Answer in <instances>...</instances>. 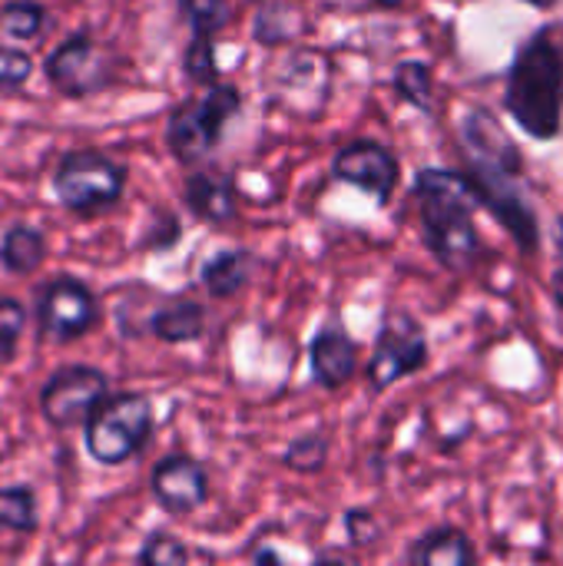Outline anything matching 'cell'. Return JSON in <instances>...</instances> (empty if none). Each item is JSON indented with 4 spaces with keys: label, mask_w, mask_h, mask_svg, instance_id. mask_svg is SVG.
I'll return each instance as SVG.
<instances>
[{
    "label": "cell",
    "mask_w": 563,
    "mask_h": 566,
    "mask_svg": "<svg viewBox=\"0 0 563 566\" xmlns=\"http://www.w3.org/2000/svg\"><path fill=\"white\" fill-rule=\"evenodd\" d=\"M395 90L405 103L418 109H431V93H435V76L425 60H402L395 66Z\"/></svg>",
    "instance_id": "obj_22"
},
{
    "label": "cell",
    "mask_w": 563,
    "mask_h": 566,
    "mask_svg": "<svg viewBox=\"0 0 563 566\" xmlns=\"http://www.w3.org/2000/svg\"><path fill=\"white\" fill-rule=\"evenodd\" d=\"M345 531H348V541H352L355 547H372V544H378V537H382V527H378L375 514L365 511V507H355V511L345 514Z\"/></svg>",
    "instance_id": "obj_30"
},
{
    "label": "cell",
    "mask_w": 563,
    "mask_h": 566,
    "mask_svg": "<svg viewBox=\"0 0 563 566\" xmlns=\"http://www.w3.org/2000/svg\"><path fill=\"white\" fill-rule=\"evenodd\" d=\"M179 13L189 23V30L202 33V36L222 33L232 20L229 0H179Z\"/></svg>",
    "instance_id": "obj_24"
},
{
    "label": "cell",
    "mask_w": 563,
    "mask_h": 566,
    "mask_svg": "<svg viewBox=\"0 0 563 566\" xmlns=\"http://www.w3.org/2000/svg\"><path fill=\"white\" fill-rule=\"evenodd\" d=\"M149 332L166 345L196 342L206 332V308L199 302H192V298H173V302H166L163 308L153 312Z\"/></svg>",
    "instance_id": "obj_17"
},
{
    "label": "cell",
    "mask_w": 563,
    "mask_h": 566,
    "mask_svg": "<svg viewBox=\"0 0 563 566\" xmlns=\"http://www.w3.org/2000/svg\"><path fill=\"white\" fill-rule=\"evenodd\" d=\"M302 17H299V7L292 10L289 3H272L265 10H259L256 17V40L265 43V46H275V43H289L302 33Z\"/></svg>",
    "instance_id": "obj_21"
},
{
    "label": "cell",
    "mask_w": 563,
    "mask_h": 566,
    "mask_svg": "<svg viewBox=\"0 0 563 566\" xmlns=\"http://www.w3.org/2000/svg\"><path fill=\"white\" fill-rule=\"evenodd\" d=\"M139 564L146 566H179L189 564V547L183 541H176L166 531H153L139 551Z\"/></svg>",
    "instance_id": "obj_26"
},
{
    "label": "cell",
    "mask_w": 563,
    "mask_h": 566,
    "mask_svg": "<svg viewBox=\"0 0 563 566\" xmlns=\"http://www.w3.org/2000/svg\"><path fill=\"white\" fill-rule=\"evenodd\" d=\"M0 527L13 534L37 531V494L27 484L0 488Z\"/></svg>",
    "instance_id": "obj_20"
},
{
    "label": "cell",
    "mask_w": 563,
    "mask_h": 566,
    "mask_svg": "<svg viewBox=\"0 0 563 566\" xmlns=\"http://www.w3.org/2000/svg\"><path fill=\"white\" fill-rule=\"evenodd\" d=\"M375 3H382V7H402L405 0H375Z\"/></svg>",
    "instance_id": "obj_33"
},
{
    "label": "cell",
    "mask_w": 563,
    "mask_h": 566,
    "mask_svg": "<svg viewBox=\"0 0 563 566\" xmlns=\"http://www.w3.org/2000/svg\"><path fill=\"white\" fill-rule=\"evenodd\" d=\"M106 395H110V378L100 368L66 365L46 378V385L40 391V411H43L46 424H53L60 431L80 428V424H86V418Z\"/></svg>",
    "instance_id": "obj_6"
},
{
    "label": "cell",
    "mask_w": 563,
    "mask_h": 566,
    "mask_svg": "<svg viewBox=\"0 0 563 566\" xmlns=\"http://www.w3.org/2000/svg\"><path fill=\"white\" fill-rule=\"evenodd\" d=\"M46 27V10L37 0H10L0 10V30L13 40H33Z\"/></svg>",
    "instance_id": "obj_23"
},
{
    "label": "cell",
    "mask_w": 563,
    "mask_h": 566,
    "mask_svg": "<svg viewBox=\"0 0 563 566\" xmlns=\"http://www.w3.org/2000/svg\"><path fill=\"white\" fill-rule=\"evenodd\" d=\"M557 249H561V259H557V265H554V275H551L548 289H551L554 305L563 312V219L557 222Z\"/></svg>",
    "instance_id": "obj_32"
},
{
    "label": "cell",
    "mask_w": 563,
    "mask_h": 566,
    "mask_svg": "<svg viewBox=\"0 0 563 566\" xmlns=\"http://www.w3.org/2000/svg\"><path fill=\"white\" fill-rule=\"evenodd\" d=\"M256 259L246 249H226L206 259L202 265V285L212 298H232L249 285Z\"/></svg>",
    "instance_id": "obj_18"
},
{
    "label": "cell",
    "mask_w": 563,
    "mask_h": 566,
    "mask_svg": "<svg viewBox=\"0 0 563 566\" xmlns=\"http://www.w3.org/2000/svg\"><path fill=\"white\" fill-rule=\"evenodd\" d=\"M33 73V60L23 50L0 46V90H20Z\"/></svg>",
    "instance_id": "obj_29"
},
{
    "label": "cell",
    "mask_w": 563,
    "mask_h": 566,
    "mask_svg": "<svg viewBox=\"0 0 563 566\" xmlns=\"http://www.w3.org/2000/svg\"><path fill=\"white\" fill-rule=\"evenodd\" d=\"M153 497L166 514H192L209 501V474L189 454H169L153 468L149 478Z\"/></svg>",
    "instance_id": "obj_13"
},
{
    "label": "cell",
    "mask_w": 563,
    "mask_h": 566,
    "mask_svg": "<svg viewBox=\"0 0 563 566\" xmlns=\"http://www.w3.org/2000/svg\"><path fill=\"white\" fill-rule=\"evenodd\" d=\"M37 318H40V328L46 338L73 342V338H83L96 325L100 305H96V295L80 279L63 275V279H53L40 292Z\"/></svg>",
    "instance_id": "obj_10"
},
{
    "label": "cell",
    "mask_w": 563,
    "mask_h": 566,
    "mask_svg": "<svg viewBox=\"0 0 563 566\" xmlns=\"http://www.w3.org/2000/svg\"><path fill=\"white\" fill-rule=\"evenodd\" d=\"M405 560L411 566H471L478 564V551L465 531L435 527L408 547Z\"/></svg>",
    "instance_id": "obj_16"
},
{
    "label": "cell",
    "mask_w": 563,
    "mask_h": 566,
    "mask_svg": "<svg viewBox=\"0 0 563 566\" xmlns=\"http://www.w3.org/2000/svg\"><path fill=\"white\" fill-rule=\"evenodd\" d=\"M531 3H538V7H551L554 0H531Z\"/></svg>",
    "instance_id": "obj_34"
},
{
    "label": "cell",
    "mask_w": 563,
    "mask_h": 566,
    "mask_svg": "<svg viewBox=\"0 0 563 566\" xmlns=\"http://www.w3.org/2000/svg\"><path fill=\"white\" fill-rule=\"evenodd\" d=\"M421 232L431 255L458 275H468L484 255L481 232L475 226V209L461 206H421Z\"/></svg>",
    "instance_id": "obj_8"
},
{
    "label": "cell",
    "mask_w": 563,
    "mask_h": 566,
    "mask_svg": "<svg viewBox=\"0 0 563 566\" xmlns=\"http://www.w3.org/2000/svg\"><path fill=\"white\" fill-rule=\"evenodd\" d=\"M504 106L531 139H554L563 126V46L554 30L531 33L508 70Z\"/></svg>",
    "instance_id": "obj_1"
},
{
    "label": "cell",
    "mask_w": 563,
    "mask_h": 566,
    "mask_svg": "<svg viewBox=\"0 0 563 566\" xmlns=\"http://www.w3.org/2000/svg\"><path fill=\"white\" fill-rule=\"evenodd\" d=\"M23 328H27V308H23V302L3 295L0 298V358H10L13 355Z\"/></svg>",
    "instance_id": "obj_28"
},
{
    "label": "cell",
    "mask_w": 563,
    "mask_h": 566,
    "mask_svg": "<svg viewBox=\"0 0 563 566\" xmlns=\"http://www.w3.org/2000/svg\"><path fill=\"white\" fill-rule=\"evenodd\" d=\"M46 239L40 229L33 226H10L3 232V242H0V265L13 275H33L43 262H46Z\"/></svg>",
    "instance_id": "obj_19"
},
{
    "label": "cell",
    "mask_w": 563,
    "mask_h": 566,
    "mask_svg": "<svg viewBox=\"0 0 563 566\" xmlns=\"http://www.w3.org/2000/svg\"><path fill=\"white\" fill-rule=\"evenodd\" d=\"M332 96V60L322 50H292L275 73V99L305 119H319Z\"/></svg>",
    "instance_id": "obj_9"
},
{
    "label": "cell",
    "mask_w": 563,
    "mask_h": 566,
    "mask_svg": "<svg viewBox=\"0 0 563 566\" xmlns=\"http://www.w3.org/2000/svg\"><path fill=\"white\" fill-rule=\"evenodd\" d=\"M126 169L100 149H73L53 169L60 202L76 216H96L123 196Z\"/></svg>",
    "instance_id": "obj_4"
},
{
    "label": "cell",
    "mask_w": 563,
    "mask_h": 566,
    "mask_svg": "<svg viewBox=\"0 0 563 566\" xmlns=\"http://www.w3.org/2000/svg\"><path fill=\"white\" fill-rule=\"evenodd\" d=\"M43 73L70 99L93 96L106 90L113 76V53L103 43H96L90 33H73L56 50H50Z\"/></svg>",
    "instance_id": "obj_7"
},
{
    "label": "cell",
    "mask_w": 563,
    "mask_h": 566,
    "mask_svg": "<svg viewBox=\"0 0 563 566\" xmlns=\"http://www.w3.org/2000/svg\"><path fill=\"white\" fill-rule=\"evenodd\" d=\"M239 106H242V93L232 83H219V80L209 83L202 96L179 103L166 119V143L173 156L183 166L202 163L222 139V129L239 113Z\"/></svg>",
    "instance_id": "obj_3"
},
{
    "label": "cell",
    "mask_w": 563,
    "mask_h": 566,
    "mask_svg": "<svg viewBox=\"0 0 563 566\" xmlns=\"http://www.w3.org/2000/svg\"><path fill=\"white\" fill-rule=\"evenodd\" d=\"M325 458H329V441L322 434H302L299 441L289 444L285 451V464L299 474H315L325 468Z\"/></svg>",
    "instance_id": "obj_27"
},
{
    "label": "cell",
    "mask_w": 563,
    "mask_h": 566,
    "mask_svg": "<svg viewBox=\"0 0 563 566\" xmlns=\"http://www.w3.org/2000/svg\"><path fill=\"white\" fill-rule=\"evenodd\" d=\"M176 239H179V222H176V216L166 212L163 219L153 222V232L143 239V245H146V249H156V252H159V249L166 252V249L176 245Z\"/></svg>",
    "instance_id": "obj_31"
},
{
    "label": "cell",
    "mask_w": 563,
    "mask_h": 566,
    "mask_svg": "<svg viewBox=\"0 0 563 566\" xmlns=\"http://www.w3.org/2000/svg\"><path fill=\"white\" fill-rule=\"evenodd\" d=\"M183 73L199 83V86H209L219 80V66H216V43L212 36H202V33H192L189 46L183 50Z\"/></svg>",
    "instance_id": "obj_25"
},
{
    "label": "cell",
    "mask_w": 563,
    "mask_h": 566,
    "mask_svg": "<svg viewBox=\"0 0 563 566\" xmlns=\"http://www.w3.org/2000/svg\"><path fill=\"white\" fill-rule=\"evenodd\" d=\"M428 365V338L415 315L388 312L378 328L375 355L368 361V385L372 391H388L395 381L418 375Z\"/></svg>",
    "instance_id": "obj_5"
},
{
    "label": "cell",
    "mask_w": 563,
    "mask_h": 566,
    "mask_svg": "<svg viewBox=\"0 0 563 566\" xmlns=\"http://www.w3.org/2000/svg\"><path fill=\"white\" fill-rule=\"evenodd\" d=\"M183 202L189 206L192 216L222 226L232 222L239 216V202H236V189L226 176L212 172V169H196L186 176L183 182Z\"/></svg>",
    "instance_id": "obj_15"
},
{
    "label": "cell",
    "mask_w": 563,
    "mask_h": 566,
    "mask_svg": "<svg viewBox=\"0 0 563 566\" xmlns=\"http://www.w3.org/2000/svg\"><path fill=\"white\" fill-rule=\"evenodd\" d=\"M86 451L93 461L116 468L136 458L153 434V405L139 391L106 395L86 418Z\"/></svg>",
    "instance_id": "obj_2"
},
{
    "label": "cell",
    "mask_w": 563,
    "mask_h": 566,
    "mask_svg": "<svg viewBox=\"0 0 563 566\" xmlns=\"http://www.w3.org/2000/svg\"><path fill=\"white\" fill-rule=\"evenodd\" d=\"M332 176L338 182L358 186L365 189L378 206H388L395 189H398V176L402 166L395 159V153L375 139H355L348 146H342L332 159Z\"/></svg>",
    "instance_id": "obj_12"
},
{
    "label": "cell",
    "mask_w": 563,
    "mask_h": 566,
    "mask_svg": "<svg viewBox=\"0 0 563 566\" xmlns=\"http://www.w3.org/2000/svg\"><path fill=\"white\" fill-rule=\"evenodd\" d=\"M461 146H465V156H468V169L501 172V176H518V179L524 172V156H521L518 143L501 126V119L491 116V109H484V106H475V109L465 113V119H461Z\"/></svg>",
    "instance_id": "obj_11"
},
{
    "label": "cell",
    "mask_w": 563,
    "mask_h": 566,
    "mask_svg": "<svg viewBox=\"0 0 563 566\" xmlns=\"http://www.w3.org/2000/svg\"><path fill=\"white\" fill-rule=\"evenodd\" d=\"M309 361H312V375L319 385L325 388H342L345 381H352L355 368H358V345L355 338L332 325V328H322L312 345H309Z\"/></svg>",
    "instance_id": "obj_14"
}]
</instances>
